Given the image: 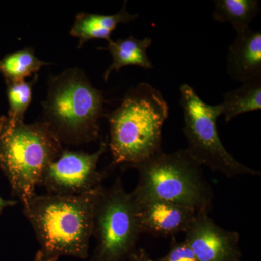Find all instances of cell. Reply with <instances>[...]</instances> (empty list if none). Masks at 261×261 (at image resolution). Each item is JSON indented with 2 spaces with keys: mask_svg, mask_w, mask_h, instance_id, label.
Masks as SVG:
<instances>
[{
  "mask_svg": "<svg viewBox=\"0 0 261 261\" xmlns=\"http://www.w3.org/2000/svg\"><path fill=\"white\" fill-rule=\"evenodd\" d=\"M102 187L80 195H35L23 205L39 245L34 261L88 257L94 205Z\"/></svg>",
  "mask_w": 261,
  "mask_h": 261,
  "instance_id": "obj_1",
  "label": "cell"
},
{
  "mask_svg": "<svg viewBox=\"0 0 261 261\" xmlns=\"http://www.w3.org/2000/svg\"><path fill=\"white\" fill-rule=\"evenodd\" d=\"M104 116L109 123L108 145L114 164L132 167L162 152V129L168 118V106L151 84L142 82L130 89L121 105Z\"/></svg>",
  "mask_w": 261,
  "mask_h": 261,
  "instance_id": "obj_2",
  "label": "cell"
},
{
  "mask_svg": "<svg viewBox=\"0 0 261 261\" xmlns=\"http://www.w3.org/2000/svg\"><path fill=\"white\" fill-rule=\"evenodd\" d=\"M63 150L61 140L44 121L25 124L0 117V169L23 205L36 195L44 170Z\"/></svg>",
  "mask_w": 261,
  "mask_h": 261,
  "instance_id": "obj_3",
  "label": "cell"
},
{
  "mask_svg": "<svg viewBox=\"0 0 261 261\" xmlns=\"http://www.w3.org/2000/svg\"><path fill=\"white\" fill-rule=\"evenodd\" d=\"M105 102L102 91L92 85L84 72L68 69L50 81L47 99L42 103L44 122L61 142H93L99 136Z\"/></svg>",
  "mask_w": 261,
  "mask_h": 261,
  "instance_id": "obj_4",
  "label": "cell"
},
{
  "mask_svg": "<svg viewBox=\"0 0 261 261\" xmlns=\"http://www.w3.org/2000/svg\"><path fill=\"white\" fill-rule=\"evenodd\" d=\"M201 166L187 149L159 152L132 166L139 173L134 198L137 203L164 201L209 211L214 192Z\"/></svg>",
  "mask_w": 261,
  "mask_h": 261,
  "instance_id": "obj_5",
  "label": "cell"
},
{
  "mask_svg": "<svg viewBox=\"0 0 261 261\" xmlns=\"http://www.w3.org/2000/svg\"><path fill=\"white\" fill-rule=\"evenodd\" d=\"M142 233L138 205L121 179L101 187L93 215L92 237L97 241L91 261H121L133 251Z\"/></svg>",
  "mask_w": 261,
  "mask_h": 261,
  "instance_id": "obj_6",
  "label": "cell"
},
{
  "mask_svg": "<svg viewBox=\"0 0 261 261\" xmlns=\"http://www.w3.org/2000/svg\"><path fill=\"white\" fill-rule=\"evenodd\" d=\"M183 110V132L187 141V151L196 162L214 172L231 178L240 176H258L252 169L234 159L220 139L217 119L221 116L219 105L211 106L202 100L187 84L180 87Z\"/></svg>",
  "mask_w": 261,
  "mask_h": 261,
  "instance_id": "obj_7",
  "label": "cell"
},
{
  "mask_svg": "<svg viewBox=\"0 0 261 261\" xmlns=\"http://www.w3.org/2000/svg\"><path fill=\"white\" fill-rule=\"evenodd\" d=\"M107 147L102 142L93 153L63 149L45 168L39 185L50 195L74 196L92 191L102 185L104 176L97 171V163Z\"/></svg>",
  "mask_w": 261,
  "mask_h": 261,
  "instance_id": "obj_8",
  "label": "cell"
},
{
  "mask_svg": "<svg viewBox=\"0 0 261 261\" xmlns=\"http://www.w3.org/2000/svg\"><path fill=\"white\" fill-rule=\"evenodd\" d=\"M208 211H197L185 231V241L199 261H240V235L221 228Z\"/></svg>",
  "mask_w": 261,
  "mask_h": 261,
  "instance_id": "obj_9",
  "label": "cell"
},
{
  "mask_svg": "<svg viewBox=\"0 0 261 261\" xmlns=\"http://www.w3.org/2000/svg\"><path fill=\"white\" fill-rule=\"evenodd\" d=\"M137 205L142 233L164 238L185 233L197 212L189 206L164 201H149Z\"/></svg>",
  "mask_w": 261,
  "mask_h": 261,
  "instance_id": "obj_10",
  "label": "cell"
},
{
  "mask_svg": "<svg viewBox=\"0 0 261 261\" xmlns=\"http://www.w3.org/2000/svg\"><path fill=\"white\" fill-rule=\"evenodd\" d=\"M228 74L242 84L261 79V32L249 28L236 33L228 47Z\"/></svg>",
  "mask_w": 261,
  "mask_h": 261,
  "instance_id": "obj_11",
  "label": "cell"
},
{
  "mask_svg": "<svg viewBox=\"0 0 261 261\" xmlns=\"http://www.w3.org/2000/svg\"><path fill=\"white\" fill-rule=\"evenodd\" d=\"M137 14L127 11L126 2L118 13L111 15L82 13L76 15L70 29V35L78 38L79 48L91 39L111 40V35L119 23H128L138 18Z\"/></svg>",
  "mask_w": 261,
  "mask_h": 261,
  "instance_id": "obj_12",
  "label": "cell"
},
{
  "mask_svg": "<svg viewBox=\"0 0 261 261\" xmlns=\"http://www.w3.org/2000/svg\"><path fill=\"white\" fill-rule=\"evenodd\" d=\"M152 42V39L149 37L139 39L133 36L109 41L107 47L100 48L109 51L113 58L112 63L105 72V81L108 80L113 70L119 71L122 68L128 65H137L145 69L153 68L147 53Z\"/></svg>",
  "mask_w": 261,
  "mask_h": 261,
  "instance_id": "obj_13",
  "label": "cell"
},
{
  "mask_svg": "<svg viewBox=\"0 0 261 261\" xmlns=\"http://www.w3.org/2000/svg\"><path fill=\"white\" fill-rule=\"evenodd\" d=\"M219 107L226 122L239 115L260 110L261 79L245 82L239 88L228 91Z\"/></svg>",
  "mask_w": 261,
  "mask_h": 261,
  "instance_id": "obj_14",
  "label": "cell"
},
{
  "mask_svg": "<svg viewBox=\"0 0 261 261\" xmlns=\"http://www.w3.org/2000/svg\"><path fill=\"white\" fill-rule=\"evenodd\" d=\"M214 3L215 21L231 24L236 33L250 28L252 19L260 10L257 0H216Z\"/></svg>",
  "mask_w": 261,
  "mask_h": 261,
  "instance_id": "obj_15",
  "label": "cell"
},
{
  "mask_svg": "<svg viewBox=\"0 0 261 261\" xmlns=\"http://www.w3.org/2000/svg\"><path fill=\"white\" fill-rule=\"evenodd\" d=\"M47 65L49 63L38 59L32 48H25L0 60V73L6 82H18L32 74L37 75L42 66Z\"/></svg>",
  "mask_w": 261,
  "mask_h": 261,
  "instance_id": "obj_16",
  "label": "cell"
},
{
  "mask_svg": "<svg viewBox=\"0 0 261 261\" xmlns=\"http://www.w3.org/2000/svg\"><path fill=\"white\" fill-rule=\"evenodd\" d=\"M38 75H34L32 82L18 81L6 82L8 97V118L14 121H24L25 112L32 102V87L37 80Z\"/></svg>",
  "mask_w": 261,
  "mask_h": 261,
  "instance_id": "obj_17",
  "label": "cell"
},
{
  "mask_svg": "<svg viewBox=\"0 0 261 261\" xmlns=\"http://www.w3.org/2000/svg\"><path fill=\"white\" fill-rule=\"evenodd\" d=\"M156 261H199L185 240L178 241L173 237L168 253Z\"/></svg>",
  "mask_w": 261,
  "mask_h": 261,
  "instance_id": "obj_18",
  "label": "cell"
},
{
  "mask_svg": "<svg viewBox=\"0 0 261 261\" xmlns=\"http://www.w3.org/2000/svg\"><path fill=\"white\" fill-rule=\"evenodd\" d=\"M121 261H156L149 256L144 249H135L129 255Z\"/></svg>",
  "mask_w": 261,
  "mask_h": 261,
  "instance_id": "obj_19",
  "label": "cell"
},
{
  "mask_svg": "<svg viewBox=\"0 0 261 261\" xmlns=\"http://www.w3.org/2000/svg\"><path fill=\"white\" fill-rule=\"evenodd\" d=\"M16 204L17 201L5 200H3L2 197H0V215H1L2 212H3V210L6 208V207H13V206H15Z\"/></svg>",
  "mask_w": 261,
  "mask_h": 261,
  "instance_id": "obj_20",
  "label": "cell"
},
{
  "mask_svg": "<svg viewBox=\"0 0 261 261\" xmlns=\"http://www.w3.org/2000/svg\"><path fill=\"white\" fill-rule=\"evenodd\" d=\"M240 261H241V260H240Z\"/></svg>",
  "mask_w": 261,
  "mask_h": 261,
  "instance_id": "obj_21",
  "label": "cell"
}]
</instances>
